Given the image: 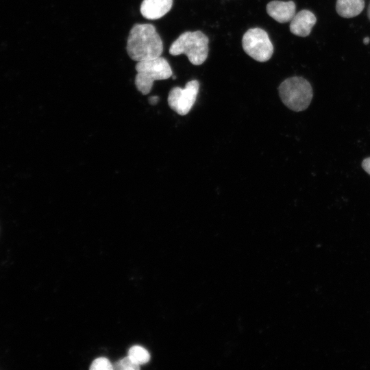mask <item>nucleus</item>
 I'll use <instances>...</instances> for the list:
<instances>
[{"mask_svg": "<svg viewBox=\"0 0 370 370\" xmlns=\"http://www.w3.org/2000/svg\"><path fill=\"white\" fill-rule=\"evenodd\" d=\"M140 365L135 362L128 356L116 362L113 365V369L123 370L139 369Z\"/></svg>", "mask_w": 370, "mask_h": 370, "instance_id": "nucleus-12", "label": "nucleus"}, {"mask_svg": "<svg viewBox=\"0 0 370 370\" xmlns=\"http://www.w3.org/2000/svg\"><path fill=\"white\" fill-rule=\"evenodd\" d=\"M128 356L138 365L146 363L150 359L149 352L139 345L132 346L129 349Z\"/></svg>", "mask_w": 370, "mask_h": 370, "instance_id": "nucleus-11", "label": "nucleus"}, {"mask_svg": "<svg viewBox=\"0 0 370 370\" xmlns=\"http://www.w3.org/2000/svg\"><path fill=\"white\" fill-rule=\"evenodd\" d=\"M159 97L158 96H152L149 98V102L150 104L155 105L158 103Z\"/></svg>", "mask_w": 370, "mask_h": 370, "instance_id": "nucleus-15", "label": "nucleus"}, {"mask_svg": "<svg viewBox=\"0 0 370 370\" xmlns=\"http://www.w3.org/2000/svg\"><path fill=\"white\" fill-rule=\"evenodd\" d=\"M362 167L368 174L370 175V157L362 160Z\"/></svg>", "mask_w": 370, "mask_h": 370, "instance_id": "nucleus-14", "label": "nucleus"}, {"mask_svg": "<svg viewBox=\"0 0 370 370\" xmlns=\"http://www.w3.org/2000/svg\"><path fill=\"white\" fill-rule=\"evenodd\" d=\"M135 69L137 74L134 83L143 95L150 92L154 81L166 79L173 75L168 61L161 56L139 61Z\"/></svg>", "mask_w": 370, "mask_h": 370, "instance_id": "nucleus-4", "label": "nucleus"}, {"mask_svg": "<svg viewBox=\"0 0 370 370\" xmlns=\"http://www.w3.org/2000/svg\"><path fill=\"white\" fill-rule=\"evenodd\" d=\"M113 369V365L110 360L106 358H98L91 364V370H110Z\"/></svg>", "mask_w": 370, "mask_h": 370, "instance_id": "nucleus-13", "label": "nucleus"}, {"mask_svg": "<svg viewBox=\"0 0 370 370\" xmlns=\"http://www.w3.org/2000/svg\"><path fill=\"white\" fill-rule=\"evenodd\" d=\"M173 0H143L140 5V13L149 20L158 19L171 10Z\"/></svg>", "mask_w": 370, "mask_h": 370, "instance_id": "nucleus-9", "label": "nucleus"}, {"mask_svg": "<svg viewBox=\"0 0 370 370\" xmlns=\"http://www.w3.org/2000/svg\"><path fill=\"white\" fill-rule=\"evenodd\" d=\"M370 42V38L369 37H365L364 39H363V43L365 45H367L369 44Z\"/></svg>", "mask_w": 370, "mask_h": 370, "instance_id": "nucleus-16", "label": "nucleus"}, {"mask_svg": "<svg viewBox=\"0 0 370 370\" xmlns=\"http://www.w3.org/2000/svg\"><path fill=\"white\" fill-rule=\"evenodd\" d=\"M365 8V0H337L336 11L343 18H352L360 14Z\"/></svg>", "mask_w": 370, "mask_h": 370, "instance_id": "nucleus-10", "label": "nucleus"}, {"mask_svg": "<svg viewBox=\"0 0 370 370\" xmlns=\"http://www.w3.org/2000/svg\"><path fill=\"white\" fill-rule=\"evenodd\" d=\"M367 16H368L369 19L370 20V3L369 4L368 9H367Z\"/></svg>", "mask_w": 370, "mask_h": 370, "instance_id": "nucleus-17", "label": "nucleus"}, {"mask_svg": "<svg viewBox=\"0 0 370 370\" xmlns=\"http://www.w3.org/2000/svg\"><path fill=\"white\" fill-rule=\"evenodd\" d=\"M282 103L295 112L305 110L310 105L313 92L310 84L301 77H292L283 81L278 87Z\"/></svg>", "mask_w": 370, "mask_h": 370, "instance_id": "nucleus-3", "label": "nucleus"}, {"mask_svg": "<svg viewBox=\"0 0 370 370\" xmlns=\"http://www.w3.org/2000/svg\"><path fill=\"white\" fill-rule=\"evenodd\" d=\"M209 39L201 31L185 32L171 44L169 53L172 56L185 54L194 65H201L208 55Z\"/></svg>", "mask_w": 370, "mask_h": 370, "instance_id": "nucleus-2", "label": "nucleus"}, {"mask_svg": "<svg viewBox=\"0 0 370 370\" xmlns=\"http://www.w3.org/2000/svg\"><path fill=\"white\" fill-rule=\"evenodd\" d=\"M199 89V83L196 79L188 82L184 88H173L168 96L169 107L180 115L187 114L195 103Z\"/></svg>", "mask_w": 370, "mask_h": 370, "instance_id": "nucleus-6", "label": "nucleus"}, {"mask_svg": "<svg viewBox=\"0 0 370 370\" xmlns=\"http://www.w3.org/2000/svg\"><path fill=\"white\" fill-rule=\"evenodd\" d=\"M316 22V16L312 12L302 10L295 14L291 21L290 31L295 36L306 37L310 34Z\"/></svg>", "mask_w": 370, "mask_h": 370, "instance_id": "nucleus-7", "label": "nucleus"}, {"mask_svg": "<svg viewBox=\"0 0 370 370\" xmlns=\"http://www.w3.org/2000/svg\"><path fill=\"white\" fill-rule=\"evenodd\" d=\"M162 40L151 24H136L131 29L127 41L130 58L139 62L161 56Z\"/></svg>", "mask_w": 370, "mask_h": 370, "instance_id": "nucleus-1", "label": "nucleus"}, {"mask_svg": "<svg viewBox=\"0 0 370 370\" xmlns=\"http://www.w3.org/2000/svg\"><path fill=\"white\" fill-rule=\"evenodd\" d=\"M242 46L244 51L258 62L269 60L273 53V47L268 34L260 28H251L243 35Z\"/></svg>", "mask_w": 370, "mask_h": 370, "instance_id": "nucleus-5", "label": "nucleus"}, {"mask_svg": "<svg viewBox=\"0 0 370 370\" xmlns=\"http://www.w3.org/2000/svg\"><path fill=\"white\" fill-rule=\"evenodd\" d=\"M267 12L278 23H284L292 20L296 6L293 1H272L267 5Z\"/></svg>", "mask_w": 370, "mask_h": 370, "instance_id": "nucleus-8", "label": "nucleus"}, {"mask_svg": "<svg viewBox=\"0 0 370 370\" xmlns=\"http://www.w3.org/2000/svg\"><path fill=\"white\" fill-rule=\"evenodd\" d=\"M173 77V79H175V76H172Z\"/></svg>", "mask_w": 370, "mask_h": 370, "instance_id": "nucleus-18", "label": "nucleus"}]
</instances>
